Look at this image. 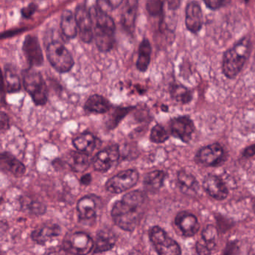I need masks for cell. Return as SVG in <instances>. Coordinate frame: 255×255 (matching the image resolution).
Here are the masks:
<instances>
[{"instance_id":"6da1fadb","label":"cell","mask_w":255,"mask_h":255,"mask_svg":"<svg viewBox=\"0 0 255 255\" xmlns=\"http://www.w3.org/2000/svg\"><path fill=\"white\" fill-rule=\"evenodd\" d=\"M146 201V194L141 190L131 191L116 201L111 210L116 226L127 232L135 231L144 215Z\"/></svg>"},{"instance_id":"7a4b0ae2","label":"cell","mask_w":255,"mask_h":255,"mask_svg":"<svg viewBox=\"0 0 255 255\" xmlns=\"http://www.w3.org/2000/svg\"><path fill=\"white\" fill-rule=\"evenodd\" d=\"M252 41L249 37L242 38L223 56L222 72L228 79H234L243 70L250 56Z\"/></svg>"},{"instance_id":"3957f363","label":"cell","mask_w":255,"mask_h":255,"mask_svg":"<svg viewBox=\"0 0 255 255\" xmlns=\"http://www.w3.org/2000/svg\"><path fill=\"white\" fill-rule=\"evenodd\" d=\"M149 239L158 255H180L181 248L177 242L171 238L159 226H153L149 231Z\"/></svg>"},{"instance_id":"277c9868","label":"cell","mask_w":255,"mask_h":255,"mask_svg":"<svg viewBox=\"0 0 255 255\" xmlns=\"http://www.w3.org/2000/svg\"><path fill=\"white\" fill-rule=\"evenodd\" d=\"M139 180L135 169H128L118 173L106 183V189L112 194H121L133 188Z\"/></svg>"},{"instance_id":"5b68a950","label":"cell","mask_w":255,"mask_h":255,"mask_svg":"<svg viewBox=\"0 0 255 255\" xmlns=\"http://www.w3.org/2000/svg\"><path fill=\"white\" fill-rule=\"evenodd\" d=\"M47 54L52 66L59 72H68L74 66L72 56L61 43H51L47 47Z\"/></svg>"},{"instance_id":"8992f818","label":"cell","mask_w":255,"mask_h":255,"mask_svg":"<svg viewBox=\"0 0 255 255\" xmlns=\"http://www.w3.org/2000/svg\"><path fill=\"white\" fill-rule=\"evenodd\" d=\"M23 84L36 105L43 106L47 103V86L39 73L35 71L26 72L23 77Z\"/></svg>"},{"instance_id":"52a82bcc","label":"cell","mask_w":255,"mask_h":255,"mask_svg":"<svg viewBox=\"0 0 255 255\" xmlns=\"http://www.w3.org/2000/svg\"><path fill=\"white\" fill-rule=\"evenodd\" d=\"M171 135L184 143L190 142L195 131V124L189 116L173 118L169 122Z\"/></svg>"},{"instance_id":"ba28073f","label":"cell","mask_w":255,"mask_h":255,"mask_svg":"<svg viewBox=\"0 0 255 255\" xmlns=\"http://www.w3.org/2000/svg\"><path fill=\"white\" fill-rule=\"evenodd\" d=\"M94 249V240L86 233L77 232L64 243L63 250L74 255H88Z\"/></svg>"},{"instance_id":"9c48e42d","label":"cell","mask_w":255,"mask_h":255,"mask_svg":"<svg viewBox=\"0 0 255 255\" xmlns=\"http://www.w3.org/2000/svg\"><path fill=\"white\" fill-rule=\"evenodd\" d=\"M120 156L119 147L117 144L109 146L104 150H101L94 157L92 164L94 168L100 172H107L117 162Z\"/></svg>"},{"instance_id":"30bf717a","label":"cell","mask_w":255,"mask_h":255,"mask_svg":"<svg viewBox=\"0 0 255 255\" xmlns=\"http://www.w3.org/2000/svg\"><path fill=\"white\" fill-rule=\"evenodd\" d=\"M196 158L203 165L217 166L225 159V150L219 143H214L200 149Z\"/></svg>"},{"instance_id":"8fae6325","label":"cell","mask_w":255,"mask_h":255,"mask_svg":"<svg viewBox=\"0 0 255 255\" xmlns=\"http://www.w3.org/2000/svg\"><path fill=\"white\" fill-rule=\"evenodd\" d=\"M205 192L216 201H223L228 198L229 191L224 180L216 174H209L203 181Z\"/></svg>"},{"instance_id":"7c38bea8","label":"cell","mask_w":255,"mask_h":255,"mask_svg":"<svg viewBox=\"0 0 255 255\" xmlns=\"http://www.w3.org/2000/svg\"><path fill=\"white\" fill-rule=\"evenodd\" d=\"M89 13L93 25V32L115 34L116 23L108 13L100 9L97 5L92 7L89 10Z\"/></svg>"},{"instance_id":"4fadbf2b","label":"cell","mask_w":255,"mask_h":255,"mask_svg":"<svg viewBox=\"0 0 255 255\" xmlns=\"http://www.w3.org/2000/svg\"><path fill=\"white\" fill-rule=\"evenodd\" d=\"M74 16L82 41L87 44L92 42L93 40V25L89 10L85 6H79Z\"/></svg>"},{"instance_id":"5bb4252c","label":"cell","mask_w":255,"mask_h":255,"mask_svg":"<svg viewBox=\"0 0 255 255\" xmlns=\"http://www.w3.org/2000/svg\"><path fill=\"white\" fill-rule=\"evenodd\" d=\"M174 224L185 237H192L198 232L200 224L195 215L188 211L177 213Z\"/></svg>"},{"instance_id":"9a60e30c","label":"cell","mask_w":255,"mask_h":255,"mask_svg":"<svg viewBox=\"0 0 255 255\" xmlns=\"http://www.w3.org/2000/svg\"><path fill=\"white\" fill-rule=\"evenodd\" d=\"M185 23L188 30L192 33H198L202 28V10L196 1H192L186 5Z\"/></svg>"},{"instance_id":"2e32d148","label":"cell","mask_w":255,"mask_h":255,"mask_svg":"<svg viewBox=\"0 0 255 255\" xmlns=\"http://www.w3.org/2000/svg\"><path fill=\"white\" fill-rule=\"evenodd\" d=\"M23 52L31 65L39 66L42 65L43 55L38 39L35 37L29 35L26 37L23 44Z\"/></svg>"},{"instance_id":"e0dca14e","label":"cell","mask_w":255,"mask_h":255,"mask_svg":"<svg viewBox=\"0 0 255 255\" xmlns=\"http://www.w3.org/2000/svg\"><path fill=\"white\" fill-rule=\"evenodd\" d=\"M0 170L3 172L20 177L24 175L26 167L9 153H0Z\"/></svg>"},{"instance_id":"ac0fdd59","label":"cell","mask_w":255,"mask_h":255,"mask_svg":"<svg viewBox=\"0 0 255 255\" xmlns=\"http://www.w3.org/2000/svg\"><path fill=\"white\" fill-rule=\"evenodd\" d=\"M96 198L94 196L83 197L77 203V211H78L79 219L82 222H89L94 220L97 216Z\"/></svg>"},{"instance_id":"d6986e66","label":"cell","mask_w":255,"mask_h":255,"mask_svg":"<svg viewBox=\"0 0 255 255\" xmlns=\"http://www.w3.org/2000/svg\"><path fill=\"white\" fill-rule=\"evenodd\" d=\"M177 181L179 189L186 195H195L199 191V183L196 177L184 170H181L177 173Z\"/></svg>"},{"instance_id":"ffe728a7","label":"cell","mask_w":255,"mask_h":255,"mask_svg":"<svg viewBox=\"0 0 255 255\" xmlns=\"http://www.w3.org/2000/svg\"><path fill=\"white\" fill-rule=\"evenodd\" d=\"M139 0H127L122 14V23L125 30L132 33L135 29V19Z\"/></svg>"},{"instance_id":"44dd1931","label":"cell","mask_w":255,"mask_h":255,"mask_svg":"<svg viewBox=\"0 0 255 255\" xmlns=\"http://www.w3.org/2000/svg\"><path fill=\"white\" fill-rule=\"evenodd\" d=\"M116 244V237L109 230H101L96 236L94 242V253H103L112 250Z\"/></svg>"},{"instance_id":"7402d4cb","label":"cell","mask_w":255,"mask_h":255,"mask_svg":"<svg viewBox=\"0 0 255 255\" xmlns=\"http://www.w3.org/2000/svg\"><path fill=\"white\" fill-rule=\"evenodd\" d=\"M61 234V228L57 225H44L32 232L31 237L35 243L44 245Z\"/></svg>"},{"instance_id":"603a6c76","label":"cell","mask_w":255,"mask_h":255,"mask_svg":"<svg viewBox=\"0 0 255 255\" xmlns=\"http://www.w3.org/2000/svg\"><path fill=\"white\" fill-rule=\"evenodd\" d=\"M112 108V104L107 98L99 95H92L85 104V109L89 113L104 114Z\"/></svg>"},{"instance_id":"cb8c5ba5","label":"cell","mask_w":255,"mask_h":255,"mask_svg":"<svg viewBox=\"0 0 255 255\" xmlns=\"http://www.w3.org/2000/svg\"><path fill=\"white\" fill-rule=\"evenodd\" d=\"M166 178V173L162 170L150 171L144 176L143 184L146 190L150 192L158 191L163 186Z\"/></svg>"},{"instance_id":"d4e9b609","label":"cell","mask_w":255,"mask_h":255,"mask_svg":"<svg viewBox=\"0 0 255 255\" xmlns=\"http://www.w3.org/2000/svg\"><path fill=\"white\" fill-rule=\"evenodd\" d=\"M98 139L93 134L84 132L80 134L73 140V144L78 151L89 154L92 153L97 147Z\"/></svg>"},{"instance_id":"484cf974","label":"cell","mask_w":255,"mask_h":255,"mask_svg":"<svg viewBox=\"0 0 255 255\" xmlns=\"http://www.w3.org/2000/svg\"><path fill=\"white\" fill-rule=\"evenodd\" d=\"M152 47L150 41L147 38H144L140 43L138 47V56L136 62V68L140 72H145L150 63Z\"/></svg>"},{"instance_id":"4316f807","label":"cell","mask_w":255,"mask_h":255,"mask_svg":"<svg viewBox=\"0 0 255 255\" xmlns=\"http://www.w3.org/2000/svg\"><path fill=\"white\" fill-rule=\"evenodd\" d=\"M199 241L212 253L216 249L219 241V229L214 225H207L201 231Z\"/></svg>"},{"instance_id":"83f0119b","label":"cell","mask_w":255,"mask_h":255,"mask_svg":"<svg viewBox=\"0 0 255 255\" xmlns=\"http://www.w3.org/2000/svg\"><path fill=\"white\" fill-rule=\"evenodd\" d=\"M61 29L67 38H74L77 36L78 31L77 22L75 16L71 11L66 10L62 13L61 17Z\"/></svg>"},{"instance_id":"f1b7e54d","label":"cell","mask_w":255,"mask_h":255,"mask_svg":"<svg viewBox=\"0 0 255 255\" xmlns=\"http://www.w3.org/2000/svg\"><path fill=\"white\" fill-rule=\"evenodd\" d=\"M68 162L73 171L83 172L89 166V155L80 151L71 152Z\"/></svg>"},{"instance_id":"f546056e","label":"cell","mask_w":255,"mask_h":255,"mask_svg":"<svg viewBox=\"0 0 255 255\" xmlns=\"http://www.w3.org/2000/svg\"><path fill=\"white\" fill-rule=\"evenodd\" d=\"M170 94L171 98L179 104H187L192 99V92L180 84L172 85L170 89Z\"/></svg>"},{"instance_id":"4dcf8cb0","label":"cell","mask_w":255,"mask_h":255,"mask_svg":"<svg viewBox=\"0 0 255 255\" xmlns=\"http://www.w3.org/2000/svg\"><path fill=\"white\" fill-rule=\"evenodd\" d=\"M93 38H95L97 47L101 52L107 53L113 48L115 44L114 34L93 32Z\"/></svg>"},{"instance_id":"1f68e13d","label":"cell","mask_w":255,"mask_h":255,"mask_svg":"<svg viewBox=\"0 0 255 255\" xmlns=\"http://www.w3.org/2000/svg\"><path fill=\"white\" fill-rule=\"evenodd\" d=\"M168 131L161 125H156L150 131V140L151 142L162 144L169 138Z\"/></svg>"},{"instance_id":"d6a6232c","label":"cell","mask_w":255,"mask_h":255,"mask_svg":"<svg viewBox=\"0 0 255 255\" xmlns=\"http://www.w3.org/2000/svg\"><path fill=\"white\" fill-rule=\"evenodd\" d=\"M5 85L7 92L9 93L18 92L20 89V81L18 76L11 71L5 73Z\"/></svg>"},{"instance_id":"836d02e7","label":"cell","mask_w":255,"mask_h":255,"mask_svg":"<svg viewBox=\"0 0 255 255\" xmlns=\"http://www.w3.org/2000/svg\"><path fill=\"white\" fill-rule=\"evenodd\" d=\"M164 0H147L146 9L149 14L153 17L162 14L163 11Z\"/></svg>"},{"instance_id":"e575fe53","label":"cell","mask_w":255,"mask_h":255,"mask_svg":"<svg viewBox=\"0 0 255 255\" xmlns=\"http://www.w3.org/2000/svg\"><path fill=\"white\" fill-rule=\"evenodd\" d=\"M123 1L124 0H98L97 6L102 11L108 13V11L119 8Z\"/></svg>"},{"instance_id":"d590c367","label":"cell","mask_w":255,"mask_h":255,"mask_svg":"<svg viewBox=\"0 0 255 255\" xmlns=\"http://www.w3.org/2000/svg\"><path fill=\"white\" fill-rule=\"evenodd\" d=\"M134 107H119L115 110L114 114H113V119H111V128H116L119 122L131 111L133 110Z\"/></svg>"},{"instance_id":"8d00e7d4","label":"cell","mask_w":255,"mask_h":255,"mask_svg":"<svg viewBox=\"0 0 255 255\" xmlns=\"http://www.w3.org/2000/svg\"><path fill=\"white\" fill-rule=\"evenodd\" d=\"M228 0H203L206 6L210 9L216 11L226 5Z\"/></svg>"},{"instance_id":"74e56055","label":"cell","mask_w":255,"mask_h":255,"mask_svg":"<svg viewBox=\"0 0 255 255\" xmlns=\"http://www.w3.org/2000/svg\"><path fill=\"white\" fill-rule=\"evenodd\" d=\"M9 127V118L8 115L3 112H0V131L7 130Z\"/></svg>"},{"instance_id":"f35d334b","label":"cell","mask_w":255,"mask_h":255,"mask_svg":"<svg viewBox=\"0 0 255 255\" xmlns=\"http://www.w3.org/2000/svg\"><path fill=\"white\" fill-rule=\"evenodd\" d=\"M29 208L30 209L31 211L36 213V214H44L46 210L45 206L38 202L32 203L29 205Z\"/></svg>"},{"instance_id":"ab89813d","label":"cell","mask_w":255,"mask_h":255,"mask_svg":"<svg viewBox=\"0 0 255 255\" xmlns=\"http://www.w3.org/2000/svg\"><path fill=\"white\" fill-rule=\"evenodd\" d=\"M195 250H196L197 254H198V255H207L212 254L199 240H198L196 244H195Z\"/></svg>"},{"instance_id":"60d3db41","label":"cell","mask_w":255,"mask_h":255,"mask_svg":"<svg viewBox=\"0 0 255 255\" xmlns=\"http://www.w3.org/2000/svg\"><path fill=\"white\" fill-rule=\"evenodd\" d=\"M36 5H34V4H31L29 6L22 10V14H23V15L25 17H26V18H29V17H32V14L36 11Z\"/></svg>"},{"instance_id":"b9f144b4","label":"cell","mask_w":255,"mask_h":255,"mask_svg":"<svg viewBox=\"0 0 255 255\" xmlns=\"http://www.w3.org/2000/svg\"><path fill=\"white\" fill-rule=\"evenodd\" d=\"M254 156H255V144L249 146L243 150V156L245 158L253 157Z\"/></svg>"},{"instance_id":"7bdbcfd3","label":"cell","mask_w":255,"mask_h":255,"mask_svg":"<svg viewBox=\"0 0 255 255\" xmlns=\"http://www.w3.org/2000/svg\"><path fill=\"white\" fill-rule=\"evenodd\" d=\"M92 180V175H91L90 174H86L81 177L80 182H81L82 184L85 185V186H88V185L90 184Z\"/></svg>"},{"instance_id":"ee69618b","label":"cell","mask_w":255,"mask_h":255,"mask_svg":"<svg viewBox=\"0 0 255 255\" xmlns=\"http://www.w3.org/2000/svg\"><path fill=\"white\" fill-rule=\"evenodd\" d=\"M8 230V224L5 222H0V237H2Z\"/></svg>"},{"instance_id":"f6af8a7d","label":"cell","mask_w":255,"mask_h":255,"mask_svg":"<svg viewBox=\"0 0 255 255\" xmlns=\"http://www.w3.org/2000/svg\"><path fill=\"white\" fill-rule=\"evenodd\" d=\"M162 110L165 112V113H167L168 111V107H166V106H163V107H162Z\"/></svg>"},{"instance_id":"bcb514c9","label":"cell","mask_w":255,"mask_h":255,"mask_svg":"<svg viewBox=\"0 0 255 255\" xmlns=\"http://www.w3.org/2000/svg\"><path fill=\"white\" fill-rule=\"evenodd\" d=\"M2 202V198H0V204H1V203Z\"/></svg>"}]
</instances>
